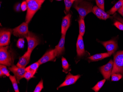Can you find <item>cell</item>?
Returning <instances> with one entry per match:
<instances>
[{"mask_svg":"<svg viewBox=\"0 0 123 92\" xmlns=\"http://www.w3.org/2000/svg\"><path fill=\"white\" fill-rule=\"evenodd\" d=\"M73 7L77 11L79 17L85 19L88 14L92 12L93 4L85 0H76L73 3Z\"/></svg>","mask_w":123,"mask_h":92,"instance_id":"1","label":"cell"},{"mask_svg":"<svg viewBox=\"0 0 123 92\" xmlns=\"http://www.w3.org/2000/svg\"><path fill=\"white\" fill-rule=\"evenodd\" d=\"M45 0H26L27 9L25 17V22L29 24L37 12L40 9Z\"/></svg>","mask_w":123,"mask_h":92,"instance_id":"2","label":"cell"},{"mask_svg":"<svg viewBox=\"0 0 123 92\" xmlns=\"http://www.w3.org/2000/svg\"><path fill=\"white\" fill-rule=\"evenodd\" d=\"M119 73L123 75V50L117 52L114 55L112 74Z\"/></svg>","mask_w":123,"mask_h":92,"instance_id":"3","label":"cell"},{"mask_svg":"<svg viewBox=\"0 0 123 92\" xmlns=\"http://www.w3.org/2000/svg\"><path fill=\"white\" fill-rule=\"evenodd\" d=\"M8 46L0 47V64L7 66L12 65L13 59L9 50Z\"/></svg>","mask_w":123,"mask_h":92,"instance_id":"4","label":"cell"},{"mask_svg":"<svg viewBox=\"0 0 123 92\" xmlns=\"http://www.w3.org/2000/svg\"><path fill=\"white\" fill-rule=\"evenodd\" d=\"M13 30L10 29L2 28L0 30V46H6L10 43L11 34Z\"/></svg>","mask_w":123,"mask_h":92,"instance_id":"5","label":"cell"},{"mask_svg":"<svg viewBox=\"0 0 123 92\" xmlns=\"http://www.w3.org/2000/svg\"><path fill=\"white\" fill-rule=\"evenodd\" d=\"M26 38L28 43L27 51L32 53L37 46L40 44V39L36 35L30 31H29Z\"/></svg>","mask_w":123,"mask_h":92,"instance_id":"6","label":"cell"},{"mask_svg":"<svg viewBox=\"0 0 123 92\" xmlns=\"http://www.w3.org/2000/svg\"><path fill=\"white\" fill-rule=\"evenodd\" d=\"M29 31L28 23L25 22L13 29V34L16 37L24 38H26Z\"/></svg>","mask_w":123,"mask_h":92,"instance_id":"7","label":"cell"},{"mask_svg":"<svg viewBox=\"0 0 123 92\" xmlns=\"http://www.w3.org/2000/svg\"><path fill=\"white\" fill-rule=\"evenodd\" d=\"M113 65L114 62L111 60L107 64L99 68L100 72L106 80H110L111 76L112 74Z\"/></svg>","mask_w":123,"mask_h":92,"instance_id":"8","label":"cell"},{"mask_svg":"<svg viewBox=\"0 0 123 92\" xmlns=\"http://www.w3.org/2000/svg\"><path fill=\"white\" fill-rule=\"evenodd\" d=\"M99 42L103 45L110 56L114 53L117 49H118V43L117 41L114 39L105 42L99 41Z\"/></svg>","mask_w":123,"mask_h":92,"instance_id":"9","label":"cell"},{"mask_svg":"<svg viewBox=\"0 0 123 92\" xmlns=\"http://www.w3.org/2000/svg\"><path fill=\"white\" fill-rule=\"evenodd\" d=\"M9 70L14 74L18 83H19L21 79L24 78V75L26 71L25 68H21L14 65L10 67Z\"/></svg>","mask_w":123,"mask_h":92,"instance_id":"10","label":"cell"},{"mask_svg":"<svg viewBox=\"0 0 123 92\" xmlns=\"http://www.w3.org/2000/svg\"><path fill=\"white\" fill-rule=\"evenodd\" d=\"M80 76H81L79 75L74 76L72 75L70 72L66 76L65 80L64 82L57 88V90L63 87L74 84L79 79Z\"/></svg>","mask_w":123,"mask_h":92,"instance_id":"11","label":"cell"},{"mask_svg":"<svg viewBox=\"0 0 123 92\" xmlns=\"http://www.w3.org/2000/svg\"><path fill=\"white\" fill-rule=\"evenodd\" d=\"M83 37L82 36L79 34L77 38L76 43L77 56L80 58L83 57L84 55H85L86 54Z\"/></svg>","mask_w":123,"mask_h":92,"instance_id":"12","label":"cell"},{"mask_svg":"<svg viewBox=\"0 0 123 92\" xmlns=\"http://www.w3.org/2000/svg\"><path fill=\"white\" fill-rule=\"evenodd\" d=\"M65 36L66 35L62 34L61 37L58 44L54 49L55 54L56 57H59L65 51Z\"/></svg>","mask_w":123,"mask_h":92,"instance_id":"13","label":"cell"},{"mask_svg":"<svg viewBox=\"0 0 123 92\" xmlns=\"http://www.w3.org/2000/svg\"><path fill=\"white\" fill-rule=\"evenodd\" d=\"M55 60L56 57L54 49H53L48 51L38 61L41 65L50 61H54Z\"/></svg>","mask_w":123,"mask_h":92,"instance_id":"14","label":"cell"},{"mask_svg":"<svg viewBox=\"0 0 123 92\" xmlns=\"http://www.w3.org/2000/svg\"><path fill=\"white\" fill-rule=\"evenodd\" d=\"M92 12L97 17L101 20H106L110 17V14L105 12L97 6H94L92 9Z\"/></svg>","mask_w":123,"mask_h":92,"instance_id":"15","label":"cell"},{"mask_svg":"<svg viewBox=\"0 0 123 92\" xmlns=\"http://www.w3.org/2000/svg\"><path fill=\"white\" fill-rule=\"evenodd\" d=\"M71 18V14L69 13L63 18L61 25L62 34H66V32L70 26Z\"/></svg>","mask_w":123,"mask_h":92,"instance_id":"16","label":"cell"},{"mask_svg":"<svg viewBox=\"0 0 123 92\" xmlns=\"http://www.w3.org/2000/svg\"><path fill=\"white\" fill-rule=\"evenodd\" d=\"M31 53L28 51L25 53L23 56L19 58L17 66L21 68H25V66L29 62Z\"/></svg>","mask_w":123,"mask_h":92,"instance_id":"17","label":"cell"},{"mask_svg":"<svg viewBox=\"0 0 123 92\" xmlns=\"http://www.w3.org/2000/svg\"><path fill=\"white\" fill-rule=\"evenodd\" d=\"M110 55L108 53H103L97 54L92 56L88 57V59L91 61H97L99 60H101L108 57Z\"/></svg>","mask_w":123,"mask_h":92,"instance_id":"18","label":"cell"},{"mask_svg":"<svg viewBox=\"0 0 123 92\" xmlns=\"http://www.w3.org/2000/svg\"><path fill=\"white\" fill-rule=\"evenodd\" d=\"M123 0H119L116 3L114 6L108 11L107 13L110 15H113L123 6Z\"/></svg>","mask_w":123,"mask_h":92,"instance_id":"19","label":"cell"},{"mask_svg":"<svg viewBox=\"0 0 123 92\" xmlns=\"http://www.w3.org/2000/svg\"><path fill=\"white\" fill-rule=\"evenodd\" d=\"M40 65L38 61H37L35 63H33L31 65L25 68V70L26 71L31 72L34 75H35Z\"/></svg>","mask_w":123,"mask_h":92,"instance_id":"20","label":"cell"},{"mask_svg":"<svg viewBox=\"0 0 123 92\" xmlns=\"http://www.w3.org/2000/svg\"><path fill=\"white\" fill-rule=\"evenodd\" d=\"M79 26V34L82 36H83L85 32L86 27L84 19L79 17L78 21Z\"/></svg>","mask_w":123,"mask_h":92,"instance_id":"21","label":"cell"},{"mask_svg":"<svg viewBox=\"0 0 123 92\" xmlns=\"http://www.w3.org/2000/svg\"><path fill=\"white\" fill-rule=\"evenodd\" d=\"M9 79L10 81L12 83L14 90L15 92H19L18 86V82L15 76L10 75L9 77Z\"/></svg>","mask_w":123,"mask_h":92,"instance_id":"22","label":"cell"},{"mask_svg":"<svg viewBox=\"0 0 123 92\" xmlns=\"http://www.w3.org/2000/svg\"><path fill=\"white\" fill-rule=\"evenodd\" d=\"M106 80L104 79L99 81L92 88V89L95 92H98L100 90V89L103 87V86Z\"/></svg>","mask_w":123,"mask_h":92,"instance_id":"23","label":"cell"},{"mask_svg":"<svg viewBox=\"0 0 123 92\" xmlns=\"http://www.w3.org/2000/svg\"><path fill=\"white\" fill-rule=\"evenodd\" d=\"M64 1L65 6V12L67 14L69 13L70 8L73 5L74 2L72 1V0H64Z\"/></svg>","mask_w":123,"mask_h":92,"instance_id":"24","label":"cell"},{"mask_svg":"<svg viewBox=\"0 0 123 92\" xmlns=\"http://www.w3.org/2000/svg\"><path fill=\"white\" fill-rule=\"evenodd\" d=\"M62 66L63 68V71L65 72L66 73L67 70L69 68V65L66 59L63 57L62 58Z\"/></svg>","mask_w":123,"mask_h":92,"instance_id":"25","label":"cell"},{"mask_svg":"<svg viewBox=\"0 0 123 92\" xmlns=\"http://www.w3.org/2000/svg\"><path fill=\"white\" fill-rule=\"evenodd\" d=\"M0 70L2 71L4 75L7 77H9L10 76V74L6 66L5 65L0 64Z\"/></svg>","mask_w":123,"mask_h":92,"instance_id":"26","label":"cell"},{"mask_svg":"<svg viewBox=\"0 0 123 92\" xmlns=\"http://www.w3.org/2000/svg\"><path fill=\"white\" fill-rule=\"evenodd\" d=\"M122 77V75L120 73H114L111 74V80L114 81L120 80Z\"/></svg>","mask_w":123,"mask_h":92,"instance_id":"27","label":"cell"},{"mask_svg":"<svg viewBox=\"0 0 123 92\" xmlns=\"http://www.w3.org/2000/svg\"><path fill=\"white\" fill-rule=\"evenodd\" d=\"M43 88V81L41 80L39 83L37 85L36 88L34 90V92H40L41 91L42 89Z\"/></svg>","mask_w":123,"mask_h":92,"instance_id":"28","label":"cell"},{"mask_svg":"<svg viewBox=\"0 0 123 92\" xmlns=\"http://www.w3.org/2000/svg\"><path fill=\"white\" fill-rule=\"evenodd\" d=\"M25 46V40L24 38H20L17 43V46L19 49H23Z\"/></svg>","mask_w":123,"mask_h":92,"instance_id":"29","label":"cell"},{"mask_svg":"<svg viewBox=\"0 0 123 92\" xmlns=\"http://www.w3.org/2000/svg\"><path fill=\"white\" fill-rule=\"evenodd\" d=\"M96 2L97 5L98 7L103 10H105V8H104L105 1H104V0H96Z\"/></svg>","mask_w":123,"mask_h":92,"instance_id":"30","label":"cell"},{"mask_svg":"<svg viewBox=\"0 0 123 92\" xmlns=\"http://www.w3.org/2000/svg\"><path fill=\"white\" fill-rule=\"evenodd\" d=\"M34 75L31 72L26 71L24 75V78H25L27 81H29L30 79L34 77Z\"/></svg>","mask_w":123,"mask_h":92,"instance_id":"31","label":"cell"},{"mask_svg":"<svg viewBox=\"0 0 123 92\" xmlns=\"http://www.w3.org/2000/svg\"><path fill=\"white\" fill-rule=\"evenodd\" d=\"M114 25L121 31H123V24L118 21H116L114 23Z\"/></svg>","mask_w":123,"mask_h":92,"instance_id":"32","label":"cell"},{"mask_svg":"<svg viewBox=\"0 0 123 92\" xmlns=\"http://www.w3.org/2000/svg\"><path fill=\"white\" fill-rule=\"evenodd\" d=\"M21 10L23 11H25L27 9V4L26 1H23L21 5Z\"/></svg>","mask_w":123,"mask_h":92,"instance_id":"33","label":"cell"},{"mask_svg":"<svg viewBox=\"0 0 123 92\" xmlns=\"http://www.w3.org/2000/svg\"><path fill=\"white\" fill-rule=\"evenodd\" d=\"M21 4L20 3H18L15 5L14 7V10H16V11L17 12H19L21 10Z\"/></svg>","mask_w":123,"mask_h":92,"instance_id":"34","label":"cell"},{"mask_svg":"<svg viewBox=\"0 0 123 92\" xmlns=\"http://www.w3.org/2000/svg\"><path fill=\"white\" fill-rule=\"evenodd\" d=\"M115 19H116L117 20L121 22L123 24V18H122L119 17V16H115Z\"/></svg>","mask_w":123,"mask_h":92,"instance_id":"35","label":"cell"},{"mask_svg":"<svg viewBox=\"0 0 123 92\" xmlns=\"http://www.w3.org/2000/svg\"><path fill=\"white\" fill-rule=\"evenodd\" d=\"M119 13L123 17V6H122L121 8L118 10Z\"/></svg>","mask_w":123,"mask_h":92,"instance_id":"36","label":"cell"},{"mask_svg":"<svg viewBox=\"0 0 123 92\" xmlns=\"http://www.w3.org/2000/svg\"><path fill=\"white\" fill-rule=\"evenodd\" d=\"M4 76V74L3 73L2 71L0 70V77H2V76Z\"/></svg>","mask_w":123,"mask_h":92,"instance_id":"37","label":"cell"},{"mask_svg":"<svg viewBox=\"0 0 123 92\" xmlns=\"http://www.w3.org/2000/svg\"><path fill=\"white\" fill-rule=\"evenodd\" d=\"M90 0V1H92V0Z\"/></svg>","mask_w":123,"mask_h":92,"instance_id":"38","label":"cell"},{"mask_svg":"<svg viewBox=\"0 0 123 92\" xmlns=\"http://www.w3.org/2000/svg\"><path fill=\"white\" fill-rule=\"evenodd\" d=\"M75 0H72V1H73V2L74 3V1H75Z\"/></svg>","mask_w":123,"mask_h":92,"instance_id":"39","label":"cell"},{"mask_svg":"<svg viewBox=\"0 0 123 92\" xmlns=\"http://www.w3.org/2000/svg\"><path fill=\"white\" fill-rule=\"evenodd\" d=\"M50 1H51V2H52L54 0H49Z\"/></svg>","mask_w":123,"mask_h":92,"instance_id":"40","label":"cell"},{"mask_svg":"<svg viewBox=\"0 0 123 92\" xmlns=\"http://www.w3.org/2000/svg\"><path fill=\"white\" fill-rule=\"evenodd\" d=\"M57 1H61V0H56Z\"/></svg>","mask_w":123,"mask_h":92,"instance_id":"41","label":"cell"},{"mask_svg":"<svg viewBox=\"0 0 123 92\" xmlns=\"http://www.w3.org/2000/svg\"></svg>","mask_w":123,"mask_h":92,"instance_id":"42","label":"cell"}]
</instances>
